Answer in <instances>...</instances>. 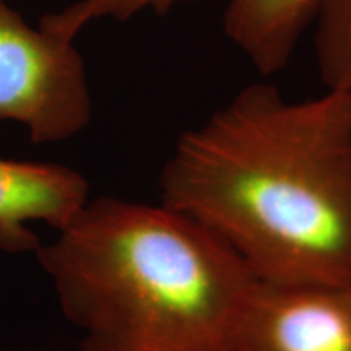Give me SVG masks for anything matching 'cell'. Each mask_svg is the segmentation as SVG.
Returning <instances> with one entry per match:
<instances>
[{"label":"cell","instance_id":"6da1fadb","mask_svg":"<svg viewBox=\"0 0 351 351\" xmlns=\"http://www.w3.org/2000/svg\"><path fill=\"white\" fill-rule=\"evenodd\" d=\"M160 197L256 280L351 285V91L288 101L244 88L179 137Z\"/></svg>","mask_w":351,"mask_h":351},{"label":"cell","instance_id":"7a4b0ae2","mask_svg":"<svg viewBox=\"0 0 351 351\" xmlns=\"http://www.w3.org/2000/svg\"><path fill=\"white\" fill-rule=\"evenodd\" d=\"M82 351H223L254 275L165 204L98 197L34 251Z\"/></svg>","mask_w":351,"mask_h":351},{"label":"cell","instance_id":"3957f363","mask_svg":"<svg viewBox=\"0 0 351 351\" xmlns=\"http://www.w3.org/2000/svg\"><path fill=\"white\" fill-rule=\"evenodd\" d=\"M0 119L23 124L34 143L62 142L91 119L83 60L72 41L29 28L0 0Z\"/></svg>","mask_w":351,"mask_h":351},{"label":"cell","instance_id":"277c9868","mask_svg":"<svg viewBox=\"0 0 351 351\" xmlns=\"http://www.w3.org/2000/svg\"><path fill=\"white\" fill-rule=\"evenodd\" d=\"M223 351H351V285L254 280Z\"/></svg>","mask_w":351,"mask_h":351},{"label":"cell","instance_id":"5b68a950","mask_svg":"<svg viewBox=\"0 0 351 351\" xmlns=\"http://www.w3.org/2000/svg\"><path fill=\"white\" fill-rule=\"evenodd\" d=\"M90 199V184L77 169L0 158V251L34 252L32 223L62 230Z\"/></svg>","mask_w":351,"mask_h":351},{"label":"cell","instance_id":"8992f818","mask_svg":"<svg viewBox=\"0 0 351 351\" xmlns=\"http://www.w3.org/2000/svg\"><path fill=\"white\" fill-rule=\"evenodd\" d=\"M324 0H230L225 33L263 77L282 72Z\"/></svg>","mask_w":351,"mask_h":351},{"label":"cell","instance_id":"52a82bcc","mask_svg":"<svg viewBox=\"0 0 351 351\" xmlns=\"http://www.w3.org/2000/svg\"><path fill=\"white\" fill-rule=\"evenodd\" d=\"M315 32V59L328 90L351 91V0H324Z\"/></svg>","mask_w":351,"mask_h":351},{"label":"cell","instance_id":"ba28073f","mask_svg":"<svg viewBox=\"0 0 351 351\" xmlns=\"http://www.w3.org/2000/svg\"><path fill=\"white\" fill-rule=\"evenodd\" d=\"M181 2H192V0H82L62 13L43 16L41 29L52 36L72 41L73 36L91 20L103 19V16L127 20L145 7L153 8L158 15H165Z\"/></svg>","mask_w":351,"mask_h":351}]
</instances>
